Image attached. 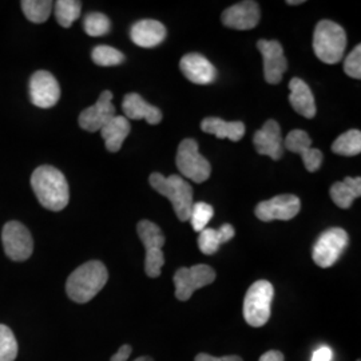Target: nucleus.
Wrapping results in <instances>:
<instances>
[{"label": "nucleus", "mask_w": 361, "mask_h": 361, "mask_svg": "<svg viewBox=\"0 0 361 361\" xmlns=\"http://www.w3.org/2000/svg\"><path fill=\"white\" fill-rule=\"evenodd\" d=\"M301 209V202L296 195L283 194L276 195L268 201H262L256 207V217L264 222L289 221L295 219Z\"/></svg>", "instance_id": "9b49d317"}, {"label": "nucleus", "mask_w": 361, "mask_h": 361, "mask_svg": "<svg viewBox=\"0 0 361 361\" xmlns=\"http://www.w3.org/2000/svg\"><path fill=\"white\" fill-rule=\"evenodd\" d=\"M31 102L40 109H50L61 98V87L51 73L40 70L30 79Z\"/></svg>", "instance_id": "ddd939ff"}, {"label": "nucleus", "mask_w": 361, "mask_h": 361, "mask_svg": "<svg viewBox=\"0 0 361 361\" xmlns=\"http://www.w3.org/2000/svg\"><path fill=\"white\" fill-rule=\"evenodd\" d=\"M109 280V271L101 261H89L70 274L66 283L67 296L78 304L89 302Z\"/></svg>", "instance_id": "f03ea898"}, {"label": "nucleus", "mask_w": 361, "mask_h": 361, "mask_svg": "<svg viewBox=\"0 0 361 361\" xmlns=\"http://www.w3.org/2000/svg\"><path fill=\"white\" fill-rule=\"evenodd\" d=\"M83 28L89 37H104L109 34L111 23L110 19L104 13H90L86 15L83 20Z\"/></svg>", "instance_id": "c756f323"}, {"label": "nucleus", "mask_w": 361, "mask_h": 361, "mask_svg": "<svg viewBox=\"0 0 361 361\" xmlns=\"http://www.w3.org/2000/svg\"><path fill=\"white\" fill-rule=\"evenodd\" d=\"M201 129L207 134H213L219 140H231L238 142L245 135V125L243 122H226L217 116L205 118L201 123Z\"/></svg>", "instance_id": "4be33fe9"}, {"label": "nucleus", "mask_w": 361, "mask_h": 361, "mask_svg": "<svg viewBox=\"0 0 361 361\" xmlns=\"http://www.w3.org/2000/svg\"><path fill=\"white\" fill-rule=\"evenodd\" d=\"M259 22V7L253 0L240 1L225 10L222 13V23L229 28L245 31L257 26Z\"/></svg>", "instance_id": "f3484780"}, {"label": "nucleus", "mask_w": 361, "mask_h": 361, "mask_svg": "<svg viewBox=\"0 0 361 361\" xmlns=\"http://www.w3.org/2000/svg\"><path fill=\"white\" fill-rule=\"evenodd\" d=\"M274 296L273 285L267 280H259L246 292L244 300V319L253 328L268 323L271 317V301Z\"/></svg>", "instance_id": "39448f33"}, {"label": "nucleus", "mask_w": 361, "mask_h": 361, "mask_svg": "<svg viewBox=\"0 0 361 361\" xmlns=\"http://www.w3.org/2000/svg\"><path fill=\"white\" fill-rule=\"evenodd\" d=\"M1 241L7 257L13 261H26L32 255V235L26 226L18 221H10L4 225Z\"/></svg>", "instance_id": "9d476101"}, {"label": "nucleus", "mask_w": 361, "mask_h": 361, "mask_svg": "<svg viewBox=\"0 0 361 361\" xmlns=\"http://www.w3.org/2000/svg\"><path fill=\"white\" fill-rule=\"evenodd\" d=\"M82 3L77 0H58L55 3V16L58 23L65 28L71 25L80 16Z\"/></svg>", "instance_id": "cd10ccee"}, {"label": "nucleus", "mask_w": 361, "mask_h": 361, "mask_svg": "<svg viewBox=\"0 0 361 361\" xmlns=\"http://www.w3.org/2000/svg\"><path fill=\"white\" fill-rule=\"evenodd\" d=\"M216 280V271L209 265L198 264L192 268H180L174 274L176 297L188 301L194 292L212 284Z\"/></svg>", "instance_id": "1a4fd4ad"}, {"label": "nucleus", "mask_w": 361, "mask_h": 361, "mask_svg": "<svg viewBox=\"0 0 361 361\" xmlns=\"http://www.w3.org/2000/svg\"><path fill=\"white\" fill-rule=\"evenodd\" d=\"M357 361H360V360H357Z\"/></svg>", "instance_id": "a19ab883"}, {"label": "nucleus", "mask_w": 361, "mask_h": 361, "mask_svg": "<svg viewBox=\"0 0 361 361\" xmlns=\"http://www.w3.org/2000/svg\"><path fill=\"white\" fill-rule=\"evenodd\" d=\"M182 74L195 85H209L217 78V70L201 54L192 52L185 55L180 62Z\"/></svg>", "instance_id": "a211bd4d"}, {"label": "nucleus", "mask_w": 361, "mask_h": 361, "mask_svg": "<svg viewBox=\"0 0 361 361\" xmlns=\"http://www.w3.org/2000/svg\"><path fill=\"white\" fill-rule=\"evenodd\" d=\"M253 143L258 154L268 155L274 161L281 159L284 155V141L281 129L274 119L267 121L262 129L256 131Z\"/></svg>", "instance_id": "dca6fc26"}, {"label": "nucleus", "mask_w": 361, "mask_h": 361, "mask_svg": "<svg viewBox=\"0 0 361 361\" xmlns=\"http://www.w3.org/2000/svg\"><path fill=\"white\" fill-rule=\"evenodd\" d=\"M235 231L231 224H224L219 231L207 228L200 232L198 247L204 255H214L219 250V246L232 240Z\"/></svg>", "instance_id": "b1692460"}, {"label": "nucleus", "mask_w": 361, "mask_h": 361, "mask_svg": "<svg viewBox=\"0 0 361 361\" xmlns=\"http://www.w3.org/2000/svg\"><path fill=\"white\" fill-rule=\"evenodd\" d=\"M18 356V341L13 331L0 324V361H15Z\"/></svg>", "instance_id": "7c9ffc66"}, {"label": "nucleus", "mask_w": 361, "mask_h": 361, "mask_svg": "<svg viewBox=\"0 0 361 361\" xmlns=\"http://www.w3.org/2000/svg\"><path fill=\"white\" fill-rule=\"evenodd\" d=\"M122 109L126 119H145L149 125H158L162 121V113L158 107L149 104L140 94L130 92L125 95Z\"/></svg>", "instance_id": "aec40b11"}, {"label": "nucleus", "mask_w": 361, "mask_h": 361, "mask_svg": "<svg viewBox=\"0 0 361 361\" xmlns=\"http://www.w3.org/2000/svg\"><path fill=\"white\" fill-rule=\"evenodd\" d=\"M31 186L44 209L61 212L68 205V183L61 170L49 165L39 166L31 176Z\"/></svg>", "instance_id": "f257e3e1"}, {"label": "nucleus", "mask_w": 361, "mask_h": 361, "mask_svg": "<svg viewBox=\"0 0 361 361\" xmlns=\"http://www.w3.org/2000/svg\"><path fill=\"white\" fill-rule=\"evenodd\" d=\"M92 62L102 67H111L125 62V55L110 46H97L91 54Z\"/></svg>", "instance_id": "c85d7f7f"}, {"label": "nucleus", "mask_w": 361, "mask_h": 361, "mask_svg": "<svg viewBox=\"0 0 361 361\" xmlns=\"http://www.w3.org/2000/svg\"><path fill=\"white\" fill-rule=\"evenodd\" d=\"M137 232L146 249L145 257V271L152 279H157L161 274V269L165 264V256L162 247L165 245V235L154 222L143 219L138 226Z\"/></svg>", "instance_id": "423d86ee"}, {"label": "nucleus", "mask_w": 361, "mask_h": 361, "mask_svg": "<svg viewBox=\"0 0 361 361\" xmlns=\"http://www.w3.org/2000/svg\"><path fill=\"white\" fill-rule=\"evenodd\" d=\"M347 35L341 26L332 20H322L314 30L313 50L326 65L338 63L345 52Z\"/></svg>", "instance_id": "20e7f679"}, {"label": "nucleus", "mask_w": 361, "mask_h": 361, "mask_svg": "<svg viewBox=\"0 0 361 361\" xmlns=\"http://www.w3.org/2000/svg\"><path fill=\"white\" fill-rule=\"evenodd\" d=\"M176 162L180 174L195 183L205 182L212 174L209 161L198 152V143L192 138H186L180 143Z\"/></svg>", "instance_id": "0eeeda50"}, {"label": "nucleus", "mask_w": 361, "mask_h": 361, "mask_svg": "<svg viewBox=\"0 0 361 361\" xmlns=\"http://www.w3.org/2000/svg\"><path fill=\"white\" fill-rule=\"evenodd\" d=\"M332 357H334V353L331 348L322 347L314 350V353L312 355V361H332Z\"/></svg>", "instance_id": "72a5a7b5"}, {"label": "nucleus", "mask_w": 361, "mask_h": 361, "mask_svg": "<svg viewBox=\"0 0 361 361\" xmlns=\"http://www.w3.org/2000/svg\"><path fill=\"white\" fill-rule=\"evenodd\" d=\"M348 234L341 228H331L322 233L312 250V258L320 268H331L348 246Z\"/></svg>", "instance_id": "6e6552de"}, {"label": "nucleus", "mask_w": 361, "mask_h": 361, "mask_svg": "<svg viewBox=\"0 0 361 361\" xmlns=\"http://www.w3.org/2000/svg\"><path fill=\"white\" fill-rule=\"evenodd\" d=\"M213 216L214 209L212 205L207 202H195L192 207L189 221L192 222V226L195 232H202L204 229H207V225L210 222V219H213Z\"/></svg>", "instance_id": "2f4dec72"}, {"label": "nucleus", "mask_w": 361, "mask_h": 361, "mask_svg": "<svg viewBox=\"0 0 361 361\" xmlns=\"http://www.w3.org/2000/svg\"><path fill=\"white\" fill-rule=\"evenodd\" d=\"M332 152L338 155L353 157L361 153L360 130H349L332 143Z\"/></svg>", "instance_id": "a878e982"}, {"label": "nucleus", "mask_w": 361, "mask_h": 361, "mask_svg": "<svg viewBox=\"0 0 361 361\" xmlns=\"http://www.w3.org/2000/svg\"><path fill=\"white\" fill-rule=\"evenodd\" d=\"M20 6L30 22L43 23L50 18L54 3L50 0H23Z\"/></svg>", "instance_id": "bb28decb"}, {"label": "nucleus", "mask_w": 361, "mask_h": 361, "mask_svg": "<svg viewBox=\"0 0 361 361\" xmlns=\"http://www.w3.org/2000/svg\"><path fill=\"white\" fill-rule=\"evenodd\" d=\"M194 361H221V357H214V356L207 355V353H198Z\"/></svg>", "instance_id": "e433bc0d"}, {"label": "nucleus", "mask_w": 361, "mask_h": 361, "mask_svg": "<svg viewBox=\"0 0 361 361\" xmlns=\"http://www.w3.org/2000/svg\"><path fill=\"white\" fill-rule=\"evenodd\" d=\"M257 47L264 58V75L269 85H279L285 71L288 70V61L284 49L277 40H258Z\"/></svg>", "instance_id": "f8f14e48"}, {"label": "nucleus", "mask_w": 361, "mask_h": 361, "mask_svg": "<svg viewBox=\"0 0 361 361\" xmlns=\"http://www.w3.org/2000/svg\"><path fill=\"white\" fill-rule=\"evenodd\" d=\"M130 130L131 128H130L129 119L122 116H114L101 130V135L106 143V149L111 153L119 152L125 140L130 134Z\"/></svg>", "instance_id": "5701e85b"}, {"label": "nucleus", "mask_w": 361, "mask_h": 361, "mask_svg": "<svg viewBox=\"0 0 361 361\" xmlns=\"http://www.w3.org/2000/svg\"><path fill=\"white\" fill-rule=\"evenodd\" d=\"M289 104L295 111L304 118L312 119L316 116L314 97L310 86L300 78H293L289 82Z\"/></svg>", "instance_id": "412c9836"}, {"label": "nucleus", "mask_w": 361, "mask_h": 361, "mask_svg": "<svg viewBox=\"0 0 361 361\" xmlns=\"http://www.w3.org/2000/svg\"><path fill=\"white\" fill-rule=\"evenodd\" d=\"M221 361H244L237 355H231V356H224L221 357Z\"/></svg>", "instance_id": "4c0bfd02"}, {"label": "nucleus", "mask_w": 361, "mask_h": 361, "mask_svg": "<svg viewBox=\"0 0 361 361\" xmlns=\"http://www.w3.org/2000/svg\"><path fill=\"white\" fill-rule=\"evenodd\" d=\"M361 195V178L347 177L341 182H336L331 188V198L341 209H349L353 201Z\"/></svg>", "instance_id": "393cba45"}, {"label": "nucleus", "mask_w": 361, "mask_h": 361, "mask_svg": "<svg viewBox=\"0 0 361 361\" xmlns=\"http://www.w3.org/2000/svg\"><path fill=\"white\" fill-rule=\"evenodd\" d=\"M134 361H154L152 357H149V356H142V357H138V359H135Z\"/></svg>", "instance_id": "ea45409f"}, {"label": "nucleus", "mask_w": 361, "mask_h": 361, "mask_svg": "<svg viewBox=\"0 0 361 361\" xmlns=\"http://www.w3.org/2000/svg\"><path fill=\"white\" fill-rule=\"evenodd\" d=\"M130 38L140 47L153 49L166 38V27L154 19H143L133 25Z\"/></svg>", "instance_id": "6ab92c4d"}, {"label": "nucleus", "mask_w": 361, "mask_h": 361, "mask_svg": "<svg viewBox=\"0 0 361 361\" xmlns=\"http://www.w3.org/2000/svg\"><path fill=\"white\" fill-rule=\"evenodd\" d=\"M284 147L292 153L301 155L305 168L310 173L317 171L323 164V153L312 147V140L304 130H292L284 141Z\"/></svg>", "instance_id": "2eb2a0df"}, {"label": "nucleus", "mask_w": 361, "mask_h": 361, "mask_svg": "<svg viewBox=\"0 0 361 361\" xmlns=\"http://www.w3.org/2000/svg\"><path fill=\"white\" fill-rule=\"evenodd\" d=\"M286 3L290 4V6H296V4H302L304 1H302V0H288Z\"/></svg>", "instance_id": "58836bf2"}, {"label": "nucleus", "mask_w": 361, "mask_h": 361, "mask_svg": "<svg viewBox=\"0 0 361 361\" xmlns=\"http://www.w3.org/2000/svg\"><path fill=\"white\" fill-rule=\"evenodd\" d=\"M116 107L113 104V92L104 90L97 104L83 110L79 116V126L86 131H101L106 123L116 116Z\"/></svg>", "instance_id": "4468645a"}, {"label": "nucleus", "mask_w": 361, "mask_h": 361, "mask_svg": "<svg viewBox=\"0 0 361 361\" xmlns=\"http://www.w3.org/2000/svg\"><path fill=\"white\" fill-rule=\"evenodd\" d=\"M258 361H284V355L280 350H269L264 353Z\"/></svg>", "instance_id": "c9c22d12"}, {"label": "nucleus", "mask_w": 361, "mask_h": 361, "mask_svg": "<svg viewBox=\"0 0 361 361\" xmlns=\"http://www.w3.org/2000/svg\"><path fill=\"white\" fill-rule=\"evenodd\" d=\"M149 182L155 192L165 195L171 202L180 221H189L194 204L193 188L190 186L189 182H186L182 177L176 174L164 177L159 173L150 174Z\"/></svg>", "instance_id": "7ed1b4c3"}, {"label": "nucleus", "mask_w": 361, "mask_h": 361, "mask_svg": "<svg viewBox=\"0 0 361 361\" xmlns=\"http://www.w3.org/2000/svg\"><path fill=\"white\" fill-rule=\"evenodd\" d=\"M344 71L345 74L355 79L361 78V46L357 44L348 56L345 58L344 62Z\"/></svg>", "instance_id": "473e14b6"}, {"label": "nucleus", "mask_w": 361, "mask_h": 361, "mask_svg": "<svg viewBox=\"0 0 361 361\" xmlns=\"http://www.w3.org/2000/svg\"><path fill=\"white\" fill-rule=\"evenodd\" d=\"M131 352H133L131 345H128V344H126V345H122L121 348L116 350V355L111 356L110 361H128L129 360Z\"/></svg>", "instance_id": "f704fd0d"}]
</instances>
